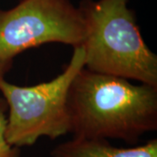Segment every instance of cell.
Wrapping results in <instances>:
<instances>
[{"label": "cell", "mask_w": 157, "mask_h": 157, "mask_svg": "<svg viewBox=\"0 0 157 157\" xmlns=\"http://www.w3.org/2000/svg\"><path fill=\"white\" fill-rule=\"evenodd\" d=\"M70 133L75 138L114 139L130 145L157 130V86L83 67L67 98Z\"/></svg>", "instance_id": "1"}, {"label": "cell", "mask_w": 157, "mask_h": 157, "mask_svg": "<svg viewBox=\"0 0 157 157\" xmlns=\"http://www.w3.org/2000/svg\"><path fill=\"white\" fill-rule=\"evenodd\" d=\"M128 0H82L84 67L157 86V55L141 36Z\"/></svg>", "instance_id": "2"}, {"label": "cell", "mask_w": 157, "mask_h": 157, "mask_svg": "<svg viewBox=\"0 0 157 157\" xmlns=\"http://www.w3.org/2000/svg\"><path fill=\"white\" fill-rule=\"evenodd\" d=\"M85 51L73 47L64 71L50 81L20 86L0 74V94L7 104L6 138L21 148L34 145L39 138L51 140L70 133L67 98L71 83L84 67Z\"/></svg>", "instance_id": "3"}, {"label": "cell", "mask_w": 157, "mask_h": 157, "mask_svg": "<svg viewBox=\"0 0 157 157\" xmlns=\"http://www.w3.org/2000/svg\"><path fill=\"white\" fill-rule=\"evenodd\" d=\"M85 36L84 17L70 0H22L0 10V74L6 75L25 51L48 43L76 47Z\"/></svg>", "instance_id": "4"}, {"label": "cell", "mask_w": 157, "mask_h": 157, "mask_svg": "<svg viewBox=\"0 0 157 157\" xmlns=\"http://www.w3.org/2000/svg\"><path fill=\"white\" fill-rule=\"evenodd\" d=\"M51 157H157V139L143 145L118 147L106 139L75 138L58 144Z\"/></svg>", "instance_id": "5"}, {"label": "cell", "mask_w": 157, "mask_h": 157, "mask_svg": "<svg viewBox=\"0 0 157 157\" xmlns=\"http://www.w3.org/2000/svg\"><path fill=\"white\" fill-rule=\"evenodd\" d=\"M7 110L6 101L0 97V157H21L20 148L11 146L6 138Z\"/></svg>", "instance_id": "6"}]
</instances>
